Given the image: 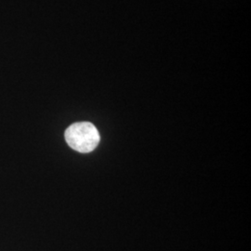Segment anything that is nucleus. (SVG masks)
Listing matches in <instances>:
<instances>
[{
	"mask_svg": "<svg viewBox=\"0 0 251 251\" xmlns=\"http://www.w3.org/2000/svg\"><path fill=\"white\" fill-rule=\"evenodd\" d=\"M65 140L68 145L79 152H92L100 143L99 131L90 122H78L67 127Z\"/></svg>",
	"mask_w": 251,
	"mask_h": 251,
	"instance_id": "obj_1",
	"label": "nucleus"
}]
</instances>
